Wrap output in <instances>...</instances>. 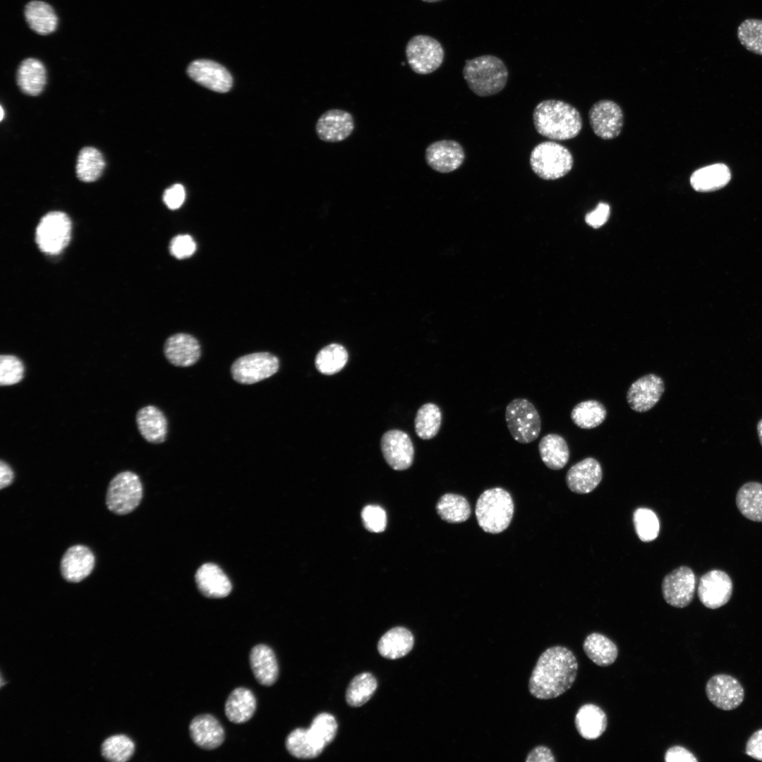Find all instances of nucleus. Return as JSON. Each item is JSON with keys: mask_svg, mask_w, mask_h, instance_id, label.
<instances>
[{"mask_svg": "<svg viewBox=\"0 0 762 762\" xmlns=\"http://www.w3.org/2000/svg\"><path fill=\"white\" fill-rule=\"evenodd\" d=\"M578 663L568 648L555 646L539 657L528 682V690L539 699H550L564 694L574 684Z\"/></svg>", "mask_w": 762, "mask_h": 762, "instance_id": "f257e3e1", "label": "nucleus"}, {"mask_svg": "<svg viewBox=\"0 0 762 762\" xmlns=\"http://www.w3.org/2000/svg\"><path fill=\"white\" fill-rule=\"evenodd\" d=\"M533 120L540 135L555 140L574 138L582 128V119L578 109L558 99H546L538 103L533 110Z\"/></svg>", "mask_w": 762, "mask_h": 762, "instance_id": "f03ea898", "label": "nucleus"}, {"mask_svg": "<svg viewBox=\"0 0 762 762\" xmlns=\"http://www.w3.org/2000/svg\"><path fill=\"white\" fill-rule=\"evenodd\" d=\"M463 76L474 94L488 97L504 89L508 79V70L499 57L482 55L466 61Z\"/></svg>", "mask_w": 762, "mask_h": 762, "instance_id": "7ed1b4c3", "label": "nucleus"}, {"mask_svg": "<svg viewBox=\"0 0 762 762\" xmlns=\"http://www.w3.org/2000/svg\"><path fill=\"white\" fill-rule=\"evenodd\" d=\"M514 514V502L510 494L502 488L485 490L476 505V516L480 527L486 533L496 534L509 525Z\"/></svg>", "mask_w": 762, "mask_h": 762, "instance_id": "20e7f679", "label": "nucleus"}, {"mask_svg": "<svg viewBox=\"0 0 762 762\" xmlns=\"http://www.w3.org/2000/svg\"><path fill=\"white\" fill-rule=\"evenodd\" d=\"M530 165L539 178L547 181L556 180L572 170L574 158L565 146L553 141H545L532 150Z\"/></svg>", "mask_w": 762, "mask_h": 762, "instance_id": "39448f33", "label": "nucleus"}, {"mask_svg": "<svg viewBox=\"0 0 762 762\" xmlns=\"http://www.w3.org/2000/svg\"><path fill=\"white\" fill-rule=\"evenodd\" d=\"M143 498V485L134 472L125 471L116 474L109 482L106 494L107 509L117 515L132 512Z\"/></svg>", "mask_w": 762, "mask_h": 762, "instance_id": "423d86ee", "label": "nucleus"}, {"mask_svg": "<svg viewBox=\"0 0 762 762\" xmlns=\"http://www.w3.org/2000/svg\"><path fill=\"white\" fill-rule=\"evenodd\" d=\"M505 420L511 435L519 443L532 442L540 435V415L534 405L526 399H514L508 404Z\"/></svg>", "mask_w": 762, "mask_h": 762, "instance_id": "0eeeda50", "label": "nucleus"}, {"mask_svg": "<svg viewBox=\"0 0 762 762\" xmlns=\"http://www.w3.org/2000/svg\"><path fill=\"white\" fill-rule=\"evenodd\" d=\"M71 233L69 217L61 212H51L40 219L36 228V243L43 253L58 254L68 245Z\"/></svg>", "mask_w": 762, "mask_h": 762, "instance_id": "6e6552de", "label": "nucleus"}, {"mask_svg": "<svg viewBox=\"0 0 762 762\" xmlns=\"http://www.w3.org/2000/svg\"><path fill=\"white\" fill-rule=\"evenodd\" d=\"M405 52L411 70L421 75L436 71L445 58V51L440 42L425 35L412 37L406 44Z\"/></svg>", "mask_w": 762, "mask_h": 762, "instance_id": "1a4fd4ad", "label": "nucleus"}, {"mask_svg": "<svg viewBox=\"0 0 762 762\" xmlns=\"http://www.w3.org/2000/svg\"><path fill=\"white\" fill-rule=\"evenodd\" d=\"M279 367L278 358L269 352H257L237 358L231 366L233 379L241 384L252 385L275 374Z\"/></svg>", "mask_w": 762, "mask_h": 762, "instance_id": "9d476101", "label": "nucleus"}, {"mask_svg": "<svg viewBox=\"0 0 762 762\" xmlns=\"http://www.w3.org/2000/svg\"><path fill=\"white\" fill-rule=\"evenodd\" d=\"M590 125L594 133L603 140L617 138L624 125V114L614 101L602 99L592 105L588 111Z\"/></svg>", "mask_w": 762, "mask_h": 762, "instance_id": "9b49d317", "label": "nucleus"}, {"mask_svg": "<svg viewBox=\"0 0 762 762\" xmlns=\"http://www.w3.org/2000/svg\"><path fill=\"white\" fill-rule=\"evenodd\" d=\"M696 576L692 569L681 566L668 574L662 582L664 600L671 606L682 608L689 605L694 595Z\"/></svg>", "mask_w": 762, "mask_h": 762, "instance_id": "f8f14e48", "label": "nucleus"}, {"mask_svg": "<svg viewBox=\"0 0 762 762\" xmlns=\"http://www.w3.org/2000/svg\"><path fill=\"white\" fill-rule=\"evenodd\" d=\"M733 584L730 576L719 569L704 574L699 580L698 596L701 603L709 609L725 605L730 599Z\"/></svg>", "mask_w": 762, "mask_h": 762, "instance_id": "ddd939ff", "label": "nucleus"}, {"mask_svg": "<svg viewBox=\"0 0 762 762\" xmlns=\"http://www.w3.org/2000/svg\"><path fill=\"white\" fill-rule=\"evenodd\" d=\"M706 693L708 700L715 707L724 710L737 708L744 698V690L739 682L732 676L725 674L710 677L706 683Z\"/></svg>", "mask_w": 762, "mask_h": 762, "instance_id": "4468645a", "label": "nucleus"}, {"mask_svg": "<svg viewBox=\"0 0 762 762\" xmlns=\"http://www.w3.org/2000/svg\"><path fill=\"white\" fill-rule=\"evenodd\" d=\"M380 446L385 461L393 469L403 471L412 465L414 448L405 432L399 430L386 432L381 438Z\"/></svg>", "mask_w": 762, "mask_h": 762, "instance_id": "2eb2a0df", "label": "nucleus"}, {"mask_svg": "<svg viewBox=\"0 0 762 762\" xmlns=\"http://www.w3.org/2000/svg\"><path fill=\"white\" fill-rule=\"evenodd\" d=\"M664 391L663 379L653 373L647 374L631 385L627 393V401L633 411L646 412L655 406Z\"/></svg>", "mask_w": 762, "mask_h": 762, "instance_id": "dca6fc26", "label": "nucleus"}, {"mask_svg": "<svg viewBox=\"0 0 762 762\" xmlns=\"http://www.w3.org/2000/svg\"><path fill=\"white\" fill-rule=\"evenodd\" d=\"M188 76L197 83L212 91L224 93L233 84L230 73L221 64L208 59H198L190 64Z\"/></svg>", "mask_w": 762, "mask_h": 762, "instance_id": "f3484780", "label": "nucleus"}, {"mask_svg": "<svg viewBox=\"0 0 762 762\" xmlns=\"http://www.w3.org/2000/svg\"><path fill=\"white\" fill-rule=\"evenodd\" d=\"M425 159L432 169L446 174L461 167L465 159V152L458 142L442 140L433 142L427 147Z\"/></svg>", "mask_w": 762, "mask_h": 762, "instance_id": "a211bd4d", "label": "nucleus"}, {"mask_svg": "<svg viewBox=\"0 0 762 762\" xmlns=\"http://www.w3.org/2000/svg\"><path fill=\"white\" fill-rule=\"evenodd\" d=\"M95 557L84 545H74L64 553L60 562V572L68 582L78 583L87 578L94 569Z\"/></svg>", "mask_w": 762, "mask_h": 762, "instance_id": "6ab92c4d", "label": "nucleus"}, {"mask_svg": "<svg viewBox=\"0 0 762 762\" xmlns=\"http://www.w3.org/2000/svg\"><path fill=\"white\" fill-rule=\"evenodd\" d=\"M354 120L349 112L329 109L324 112L315 124L318 137L324 142L336 143L346 139L354 130Z\"/></svg>", "mask_w": 762, "mask_h": 762, "instance_id": "aec40b11", "label": "nucleus"}, {"mask_svg": "<svg viewBox=\"0 0 762 762\" xmlns=\"http://www.w3.org/2000/svg\"><path fill=\"white\" fill-rule=\"evenodd\" d=\"M164 353L173 365L188 367L199 360L201 349L198 341L193 336L186 333H178L166 340Z\"/></svg>", "mask_w": 762, "mask_h": 762, "instance_id": "412c9836", "label": "nucleus"}, {"mask_svg": "<svg viewBox=\"0 0 762 762\" xmlns=\"http://www.w3.org/2000/svg\"><path fill=\"white\" fill-rule=\"evenodd\" d=\"M602 477L603 471L600 463L593 457H587L568 470L566 483L572 492L586 494L598 485Z\"/></svg>", "mask_w": 762, "mask_h": 762, "instance_id": "4be33fe9", "label": "nucleus"}, {"mask_svg": "<svg viewBox=\"0 0 762 762\" xmlns=\"http://www.w3.org/2000/svg\"><path fill=\"white\" fill-rule=\"evenodd\" d=\"M189 731L193 742L203 749H214L224 740L223 727L210 714L195 717L189 725Z\"/></svg>", "mask_w": 762, "mask_h": 762, "instance_id": "5701e85b", "label": "nucleus"}, {"mask_svg": "<svg viewBox=\"0 0 762 762\" xmlns=\"http://www.w3.org/2000/svg\"><path fill=\"white\" fill-rule=\"evenodd\" d=\"M195 581L200 591L208 598H224L232 588L229 579L213 563L204 564L198 569Z\"/></svg>", "mask_w": 762, "mask_h": 762, "instance_id": "b1692460", "label": "nucleus"}, {"mask_svg": "<svg viewBox=\"0 0 762 762\" xmlns=\"http://www.w3.org/2000/svg\"><path fill=\"white\" fill-rule=\"evenodd\" d=\"M138 430L148 442L159 444L165 441L167 420L162 411L152 405L138 410L135 417Z\"/></svg>", "mask_w": 762, "mask_h": 762, "instance_id": "393cba45", "label": "nucleus"}, {"mask_svg": "<svg viewBox=\"0 0 762 762\" xmlns=\"http://www.w3.org/2000/svg\"><path fill=\"white\" fill-rule=\"evenodd\" d=\"M249 660L252 672L259 684L271 686L277 679L279 667L272 649L264 644L254 646Z\"/></svg>", "mask_w": 762, "mask_h": 762, "instance_id": "a878e982", "label": "nucleus"}, {"mask_svg": "<svg viewBox=\"0 0 762 762\" xmlns=\"http://www.w3.org/2000/svg\"><path fill=\"white\" fill-rule=\"evenodd\" d=\"M731 179L729 167L722 163H717L694 171L690 176L692 188L701 193L720 190L728 184Z\"/></svg>", "mask_w": 762, "mask_h": 762, "instance_id": "bb28decb", "label": "nucleus"}, {"mask_svg": "<svg viewBox=\"0 0 762 762\" xmlns=\"http://www.w3.org/2000/svg\"><path fill=\"white\" fill-rule=\"evenodd\" d=\"M607 725L606 714L595 704L582 706L575 716L576 728L579 734L586 739L598 738L605 731Z\"/></svg>", "mask_w": 762, "mask_h": 762, "instance_id": "cd10ccee", "label": "nucleus"}, {"mask_svg": "<svg viewBox=\"0 0 762 762\" xmlns=\"http://www.w3.org/2000/svg\"><path fill=\"white\" fill-rule=\"evenodd\" d=\"M414 638L412 633L401 627L392 628L380 639L377 649L387 659H397L408 654L413 648Z\"/></svg>", "mask_w": 762, "mask_h": 762, "instance_id": "c85d7f7f", "label": "nucleus"}, {"mask_svg": "<svg viewBox=\"0 0 762 762\" xmlns=\"http://www.w3.org/2000/svg\"><path fill=\"white\" fill-rule=\"evenodd\" d=\"M256 699L253 692L243 687L235 689L225 703V715L236 724L248 721L254 715Z\"/></svg>", "mask_w": 762, "mask_h": 762, "instance_id": "c756f323", "label": "nucleus"}, {"mask_svg": "<svg viewBox=\"0 0 762 762\" xmlns=\"http://www.w3.org/2000/svg\"><path fill=\"white\" fill-rule=\"evenodd\" d=\"M46 70L39 60L29 58L23 60L17 71V83L25 94L36 96L40 94L46 84Z\"/></svg>", "mask_w": 762, "mask_h": 762, "instance_id": "7c9ffc66", "label": "nucleus"}, {"mask_svg": "<svg viewBox=\"0 0 762 762\" xmlns=\"http://www.w3.org/2000/svg\"><path fill=\"white\" fill-rule=\"evenodd\" d=\"M538 451L543 462L552 470L562 468L569 459L568 445L558 434L549 433L543 436L539 442Z\"/></svg>", "mask_w": 762, "mask_h": 762, "instance_id": "2f4dec72", "label": "nucleus"}, {"mask_svg": "<svg viewBox=\"0 0 762 762\" xmlns=\"http://www.w3.org/2000/svg\"><path fill=\"white\" fill-rule=\"evenodd\" d=\"M24 15L30 28L38 34H50L56 28L57 16L52 7L44 1H32L27 4Z\"/></svg>", "mask_w": 762, "mask_h": 762, "instance_id": "473e14b6", "label": "nucleus"}, {"mask_svg": "<svg viewBox=\"0 0 762 762\" xmlns=\"http://www.w3.org/2000/svg\"><path fill=\"white\" fill-rule=\"evenodd\" d=\"M736 504L744 517L762 522V484L748 482L742 485L736 495Z\"/></svg>", "mask_w": 762, "mask_h": 762, "instance_id": "72a5a7b5", "label": "nucleus"}, {"mask_svg": "<svg viewBox=\"0 0 762 762\" xmlns=\"http://www.w3.org/2000/svg\"><path fill=\"white\" fill-rule=\"evenodd\" d=\"M583 648L594 663L602 667L612 665L618 655L615 643L599 633L589 634L583 641Z\"/></svg>", "mask_w": 762, "mask_h": 762, "instance_id": "f704fd0d", "label": "nucleus"}, {"mask_svg": "<svg viewBox=\"0 0 762 762\" xmlns=\"http://www.w3.org/2000/svg\"><path fill=\"white\" fill-rule=\"evenodd\" d=\"M285 744L290 754L301 759L315 758L325 748L315 741L308 729L305 728L293 730L286 737Z\"/></svg>", "mask_w": 762, "mask_h": 762, "instance_id": "c9c22d12", "label": "nucleus"}, {"mask_svg": "<svg viewBox=\"0 0 762 762\" xmlns=\"http://www.w3.org/2000/svg\"><path fill=\"white\" fill-rule=\"evenodd\" d=\"M435 508L440 518L451 524L462 523L466 521L471 512L467 500L461 495L454 493H446L441 496Z\"/></svg>", "mask_w": 762, "mask_h": 762, "instance_id": "e433bc0d", "label": "nucleus"}, {"mask_svg": "<svg viewBox=\"0 0 762 762\" xmlns=\"http://www.w3.org/2000/svg\"><path fill=\"white\" fill-rule=\"evenodd\" d=\"M104 166L102 153L95 147H85L80 151L77 158L76 175L83 182H92L100 177Z\"/></svg>", "mask_w": 762, "mask_h": 762, "instance_id": "4c0bfd02", "label": "nucleus"}, {"mask_svg": "<svg viewBox=\"0 0 762 762\" xmlns=\"http://www.w3.org/2000/svg\"><path fill=\"white\" fill-rule=\"evenodd\" d=\"M442 423V411L434 403H426L417 411L414 428L422 440H430L438 433Z\"/></svg>", "mask_w": 762, "mask_h": 762, "instance_id": "58836bf2", "label": "nucleus"}, {"mask_svg": "<svg viewBox=\"0 0 762 762\" xmlns=\"http://www.w3.org/2000/svg\"><path fill=\"white\" fill-rule=\"evenodd\" d=\"M605 406L596 400H586L576 404L571 412V419L578 427L591 429L600 425L605 419Z\"/></svg>", "mask_w": 762, "mask_h": 762, "instance_id": "ea45409f", "label": "nucleus"}, {"mask_svg": "<svg viewBox=\"0 0 762 762\" xmlns=\"http://www.w3.org/2000/svg\"><path fill=\"white\" fill-rule=\"evenodd\" d=\"M348 352L341 344H330L316 355L315 365L322 374L331 375L339 373L346 364Z\"/></svg>", "mask_w": 762, "mask_h": 762, "instance_id": "a19ab883", "label": "nucleus"}, {"mask_svg": "<svg viewBox=\"0 0 762 762\" xmlns=\"http://www.w3.org/2000/svg\"><path fill=\"white\" fill-rule=\"evenodd\" d=\"M377 687L375 677L368 672L356 676L350 682L346 699L351 706L358 707L365 703L373 695Z\"/></svg>", "mask_w": 762, "mask_h": 762, "instance_id": "79ce46f5", "label": "nucleus"}, {"mask_svg": "<svg viewBox=\"0 0 762 762\" xmlns=\"http://www.w3.org/2000/svg\"><path fill=\"white\" fill-rule=\"evenodd\" d=\"M135 744L123 734L113 735L105 739L102 744V756L112 762H126L133 755Z\"/></svg>", "mask_w": 762, "mask_h": 762, "instance_id": "37998d69", "label": "nucleus"}, {"mask_svg": "<svg viewBox=\"0 0 762 762\" xmlns=\"http://www.w3.org/2000/svg\"><path fill=\"white\" fill-rule=\"evenodd\" d=\"M635 531L643 542L655 540L659 533L660 523L653 511L648 508H638L633 514Z\"/></svg>", "mask_w": 762, "mask_h": 762, "instance_id": "c03bdc74", "label": "nucleus"}, {"mask_svg": "<svg viewBox=\"0 0 762 762\" xmlns=\"http://www.w3.org/2000/svg\"><path fill=\"white\" fill-rule=\"evenodd\" d=\"M737 37L749 51L762 55V20L749 18L738 27Z\"/></svg>", "mask_w": 762, "mask_h": 762, "instance_id": "a18cd8bd", "label": "nucleus"}, {"mask_svg": "<svg viewBox=\"0 0 762 762\" xmlns=\"http://www.w3.org/2000/svg\"><path fill=\"white\" fill-rule=\"evenodd\" d=\"M337 727L335 718L329 713H322L315 717L308 730L315 741L325 747L334 739Z\"/></svg>", "mask_w": 762, "mask_h": 762, "instance_id": "49530a36", "label": "nucleus"}, {"mask_svg": "<svg viewBox=\"0 0 762 762\" xmlns=\"http://www.w3.org/2000/svg\"><path fill=\"white\" fill-rule=\"evenodd\" d=\"M23 375L24 365L18 357L8 354L1 355V386H8L17 384L22 380Z\"/></svg>", "mask_w": 762, "mask_h": 762, "instance_id": "de8ad7c7", "label": "nucleus"}, {"mask_svg": "<svg viewBox=\"0 0 762 762\" xmlns=\"http://www.w3.org/2000/svg\"><path fill=\"white\" fill-rule=\"evenodd\" d=\"M361 517L365 528L370 532L380 533L386 528L387 515L380 506H365L362 510Z\"/></svg>", "mask_w": 762, "mask_h": 762, "instance_id": "09e8293b", "label": "nucleus"}, {"mask_svg": "<svg viewBox=\"0 0 762 762\" xmlns=\"http://www.w3.org/2000/svg\"><path fill=\"white\" fill-rule=\"evenodd\" d=\"M195 249V242L189 235H178L174 237L169 246L170 253L178 259L191 256Z\"/></svg>", "mask_w": 762, "mask_h": 762, "instance_id": "8fccbe9b", "label": "nucleus"}, {"mask_svg": "<svg viewBox=\"0 0 762 762\" xmlns=\"http://www.w3.org/2000/svg\"><path fill=\"white\" fill-rule=\"evenodd\" d=\"M186 193L184 188L181 184H174L168 188L164 193L163 200L165 205L171 210L179 208L185 200Z\"/></svg>", "mask_w": 762, "mask_h": 762, "instance_id": "3c124183", "label": "nucleus"}, {"mask_svg": "<svg viewBox=\"0 0 762 762\" xmlns=\"http://www.w3.org/2000/svg\"><path fill=\"white\" fill-rule=\"evenodd\" d=\"M610 206L605 202H600L597 207L586 215V222L595 228L603 225L610 216Z\"/></svg>", "mask_w": 762, "mask_h": 762, "instance_id": "603ef678", "label": "nucleus"}, {"mask_svg": "<svg viewBox=\"0 0 762 762\" xmlns=\"http://www.w3.org/2000/svg\"><path fill=\"white\" fill-rule=\"evenodd\" d=\"M666 762H696L695 756L684 747L674 746L667 749L665 754Z\"/></svg>", "mask_w": 762, "mask_h": 762, "instance_id": "864d4df0", "label": "nucleus"}, {"mask_svg": "<svg viewBox=\"0 0 762 762\" xmlns=\"http://www.w3.org/2000/svg\"><path fill=\"white\" fill-rule=\"evenodd\" d=\"M746 754L754 759L762 761V729L754 732L749 738Z\"/></svg>", "mask_w": 762, "mask_h": 762, "instance_id": "5fc2aeb1", "label": "nucleus"}, {"mask_svg": "<svg viewBox=\"0 0 762 762\" xmlns=\"http://www.w3.org/2000/svg\"><path fill=\"white\" fill-rule=\"evenodd\" d=\"M526 761L555 762V759L549 748L545 746H538L528 753Z\"/></svg>", "mask_w": 762, "mask_h": 762, "instance_id": "6e6d98bb", "label": "nucleus"}, {"mask_svg": "<svg viewBox=\"0 0 762 762\" xmlns=\"http://www.w3.org/2000/svg\"><path fill=\"white\" fill-rule=\"evenodd\" d=\"M14 473L11 467L4 461H0V488L9 486L13 481Z\"/></svg>", "mask_w": 762, "mask_h": 762, "instance_id": "4d7b16f0", "label": "nucleus"}, {"mask_svg": "<svg viewBox=\"0 0 762 762\" xmlns=\"http://www.w3.org/2000/svg\"><path fill=\"white\" fill-rule=\"evenodd\" d=\"M757 432L760 442L762 445V419L757 424Z\"/></svg>", "mask_w": 762, "mask_h": 762, "instance_id": "13d9d810", "label": "nucleus"}, {"mask_svg": "<svg viewBox=\"0 0 762 762\" xmlns=\"http://www.w3.org/2000/svg\"><path fill=\"white\" fill-rule=\"evenodd\" d=\"M422 1H424V2H428V3H434V2L440 1L441 0H422Z\"/></svg>", "mask_w": 762, "mask_h": 762, "instance_id": "bf43d9fd", "label": "nucleus"}, {"mask_svg": "<svg viewBox=\"0 0 762 762\" xmlns=\"http://www.w3.org/2000/svg\"><path fill=\"white\" fill-rule=\"evenodd\" d=\"M3 118H4V110H3V107H1V121H2Z\"/></svg>", "mask_w": 762, "mask_h": 762, "instance_id": "052dcab7", "label": "nucleus"}]
</instances>
